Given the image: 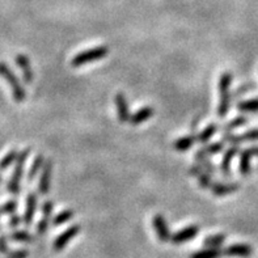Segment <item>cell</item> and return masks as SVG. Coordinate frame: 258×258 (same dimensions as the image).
<instances>
[{"mask_svg":"<svg viewBox=\"0 0 258 258\" xmlns=\"http://www.w3.org/2000/svg\"><path fill=\"white\" fill-rule=\"evenodd\" d=\"M7 236L6 235H0V253L2 254H8L11 252V248L8 246V242H7Z\"/></svg>","mask_w":258,"mask_h":258,"instance_id":"8d00e7d4","label":"cell"},{"mask_svg":"<svg viewBox=\"0 0 258 258\" xmlns=\"http://www.w3.org/2000/svg\"><path fill=\"white\" fill-rule=\"evenodd\" d=\"M189 174L198 180V182H200L202 189H211V186H213V176L210 173H207L205 169H202L198 164H194V165L190 167Z\"/></svg>","mask_w":258,"mask_h":258,"instance_id":"8fae6325","label":"cell"},{"mask_svg":"<svg viewBox=\"0 0 258 258\" xmlns=\"http://www.w3.org/2000/svg\"><path fill=\"white\" fill-rule=\"evenodd\" d=\"M109 54V47L108 46H96L92 49L85 50V51H80L76 54L71 60L72 67H83L89 63L97 62L100 59L105 58Z\"/></svg>","mask_w":258,"mask_h":258,"instance_id":"277c9868","label":"cell"},{"mask_svg":"<svg viewBox=\"0 0 258 258\" xmlns=\"http://www.w3.org/2000/svg\"><path fill=\"white\" fill-rule=\"evenodd\" d=\"M242 142H257L258 141V128H252V130L245 131L241 134Z\"/></svg>","mask_w":258,"mask_h":258,"instance_id":"836d02e7","label":"cell"},{"mask_svg":"<svg viewBox=\"0 0 258 258\" xmlns=\"http://www.w3.org/2000/svg\"><path fill=\"white\" fill-rule=\"evenodd\" d=\"M224 255L222 248H206L191 254L190 258H220Z\"/></svg>","mask_w":258,"mask_h":258,"instance_id":"cb8c5ba5","label":"cell"},{"mask_svg":"<svg viewBox=\"0 0 258 258\" xmlns=\"http://www.w3.org/2000/svg\"><path fill=\"white\" fill-rule=\"evenodd\" d=\"M0 215H2V211H0Z\"/></svg>","mask_w":258,"mask_h":258,"instance_id":"ab89813d","label":"cell"},{"mask_svg":"<svg viewBox=\"0 0 258 258\" xmlns=\"http://www.w3.org/2000/svg\"><path fill=\"white\" fill-rule=\"evenodd\" d=\"M255 88V85L254 84H245V85H242V87H240V88L236 89L235 92L232 93L233 98H237V97H241V96L246 95L249 91H252V89Z\"/></svg>","mask_w":258,"mask_h":258,"instance_id":"e575fe53","label":"cell"},{"mask_svg":"<svg viewBox=\"0 0 258 258\" xmlns=\"http://www.w3.org/2000/svg\"><path fill=\"white\" fill-rule=\"evenodd\" d=\"M233 82V75L229 71L223 72L219 79V105H218V117L226 118L227 114L231 110V105H232V91H231V85Z\"/></svg>","mask_w":258,"mask_h":258,"instance_id":"6da1fadb","label":"cell"},{"mask_svg":"<svg viewBox=\"0 0 258 258\" xmlns=\"http://www.w3.org/2000/svg\"><path fill=\"white\" fill-rule=\"evenodd\" d=\"M152 226H154L155 232H156L157 237H159V240H160L161 242L170 241L172 233H170L167 219H165L161 214L154 215V218H152Z\"/></svg>","mask_w":258,"mask_h":258,"instance_id":"52a82bcc","label":"cell"},{"mask_svg":"<svg viewBox=\"0 0 258 258\" xmlns=\"http://www.w3.org/2000/svg\"><path fill=\"white\" fill-rule=\"evenodd\" d=\"M41 211H42V216L50 219L52 216V213H54V202L52 201H46V202H43L42 207H41Z\"/></svg>","mask_w":258,"mask_h":258,"instance_id":"d6a6232c","label":"cell"},{"mask_svg":"<svg viewBox=\"0 0 258 258\" xmlns=\"http://www.w3.org/2000/svg\"><path fill=\"white\" fill-rule=\"evenodd\" d=\"M45 156L42 154H38L36 157H34V160H33L32 165L29 168V172H28V181L32 182L34 178L39 174V172L42 170L43 165H45Z\"/></svg>","mask_w":258,"mask_h":258,"instance_id":"ffe728a7","label":"cell"},{"mask_svg":"<svg viewBox=\"0 0 258 258\" xmlns=\"http://www.w3.org/2000/svg\"><path fill=\"white\" fill-rule=\"evenodd\" d=\"M30 151H32L30 148H25V150H23L21 152H19L12 177H11V180L8 181V185H7L8 191L15 194V196L21 191V180H23L24 169H25V164L26 160H28V157H29Z\"/></svg>","mask_w":258,"mask_h":258,"instance_id":"7a4b0ae2","label":"cell"},{"mask_svg":"<svg viewBox=\"0 0 258 258\" xmlns=\"http://www.w3.org/2000/svg\"><path fill=\"white\" fill-rule=\"evenodd\" d=\"M74 215H75V211H74V210H63L62 213H59L58 215H55L52 218V226H62L64 223L70 222V220L74 218Z\"/></svg>","mask_w":258,"mask_h":258,"instance_id":"484cf974","label":"cell"},{"mask_svg":"<svg viewBox=\"0 0 258 258\" xmlns=\"http://www.w3.org/2000/svg\"><path fill=\"white\" fill-rule=\"evenodd\" d=\"M2 181H3V180H2V177H0V183H2Z\"/></svg>","mask_w":258,"mask_h":258,"instance_id":"f35d334b","label":"cell"},{"mask_svg":"<svg viewBox=\"0 0 258 258\" xmlns=\"http://www.w3.org/2000/svg\"><path fill=\"white\" fill-rule=\"evenodd\" d=\"M15 62H16V66L21 70V74H23L24 82L26 84H30L34 79V75H33V69L32 64H30L29 58L24 54H17L16 58H15Z\"/></svg>","mask_w":258,"mask_h":258,"instance_id":"4fadbf2b","label":"cell"},{"mask_svg":"<svg viewBox=\"0 0 258 258\" xmlns=\"http://www.w3.org/2000/svg\"><path fill=\"white\" fill-rule=\"evenodd\" d=\"M248 124V118L245 115H239V117L233 118L232 121L227 122L224 126H223V131L224 133H232V130H236V128L242 127V126H245Z\"/></svg>","mask_w":258,"mask_h":258,"instance_id":"d4e9b609","label":"cell"},{"mask_svg":"<svg viewBox=\"0 0 258 258\" xmlns=\"http://www.w3.org/2000/svg\"><path fill=\"white\" fill-rule=\"evenodd\" d=\"M226 241V235L223 233H216V235H211L205 237L203 240V245L206 248H222V245Z\"/></svg>","mask_w":258,"mask_h":258,"instance_id":"603a6c76","label":"cell"},{"mask_svg":"<svg viewBox=\"0 0 258 258\" xmlns=\"http://www.w3.org/2000/svg\"><path fill=\"white\" fill-rule=\"evenodd\" d=\"M37 201H38V197L37 193L34 191H30L26 197V205H25V213L23 216V223L25 226H30L34 220V215H36L37 210Z\"/></svg>","mask_w":258,"mask_h":258,"instance_id":"7c38bea8","label":"cell"},{"mask_svg":"<svg viewBox=\"0 0 258 258\" xmlns=\"http://www.w3.org/2000/svg\"><path fill=\"white\" fill-rule=\"evenodd\" d=\"M200 233V227L198 226H187V227H183L182 229L180 231H177L176 233L172 235L170 237V242L174 244V245H181L183 242H187L190 240H193L197 235Z\"/></svg>","mask_w":258,"mask_h":258,"instance_id":"9c48e42d","label":"cell"},{"mask_svg":"<svg viewBox=\"0 0 258 258\" xmlns=\"http://www.w3.org/2000/svg\"><path fill=\"white\" fill-rule=\"evenodd\" d=\"M222 141L224 142V143H228L231 144V146H240V144L242 143V138L241 135L239 134H233V133H224L223 134V138Z\"/></svg>","mask_w":258,"mask_h":258,"instance_id":"f546056e","label":"cell"},{"mask_svg":"<svg viewBox=\"0 0 258 258\" xmlns=\"http://www.w3.org/2000/svg\"><path fill=\"white\" fill-rule=\"evenodd\" d=\"M240 189L237 182H214L211 186V193L216 197H226L228 194L236 193Z\"/></svg>","mask_w":258,"mask_h":258,"instance_id":"2e32d148","label":"cell"},{"mask_svg":"<svg viewBox=\"0 0 258 258\" xmlns=\"http://www.w3.org/2000/svg\"><path fill=\"white\" fill-rule=\"evenodd\" d=\"M218 130H219V126H218V124L214 123V122L213 123H209V126H206L201 133H198V134L196 135L197 142L201 144L209 143V142L211 141V138L216 134V131Z\"/></svg>","mask_w":258,"mask_h":258,"instance_id":"d6986e66","label":"cell"},{"mask_svg":"<svg viewBox=\"0 0 258 258\" xmlns=\"http://www.w3.org/2000/svg\"><path fill=\"white\" fill-rule=\"evenodd\" d=\"M51 176H52V161L46 160L42 170L39 172L38 180V193L41 196H46L49 193L50 185H51Z\"/></svg>","mask_w":258,"mask_h":258,"instance_id":"ba28073f","label":"cell"},{"mask_svg":"<svg viewBox=\"0 0 258 258\" xmlns=\"http://www.w3.org/2000/svg\"><path fill=\"white\" fill-rule=\"evenodd\" d=\"M236 109L240 113H258V97L236 102Z\"/></svg>","mask_w":258,"mask_h":258,"instance_id":"7402d4cb","label":"cell"},{"mask_svg":"<svg viewBox=\"0 0 258 258\" xmlns=\"http://www.w3.org/2000/svg\"><path fill=\"white\" fill-rule=\"evenodd\" d=\"M240 160H239V172L241 176L248 177L252 173V161L253 157H258V146H252V147L244 148L240 151Z\"/></svg>","mask_w":258,"mask_h":258,"instance_id":"5b68a950","label":"cell"},{"mask_svg":"<svg viewBox=\"0 0 258 258\" xmlns=\"http://www.w3.org/2000/svg\"><path fill=\"white\" fill-rule=\"evenodd\" d=\"M0 76L7 82V84L10 85L12 89V97L16 102H24L26 98V92L23 84L20 83L19 78L15 75V72L10 69V66L4 62H0Z\"/></svg>","mask_w":258,"mask_h":258,"instance_id":"3957f363","label":"cell"},{"mask_svg":"<svg viewBox=\"0 0 258 258\" xmlns=\"http://www.w3.org/2000/svg\"><path fill=\"white\" fill-rule=\"evenodd\" d=\"M49 224H50V219L49 218H45V216H42L41 218V220H39L38 223H37V235H45L46 232H47V229H49Z\"/></svg>","mask_w":258,"mask_h":258,"instance_id":"1f68e13d","label":"cell"},{"mask_svg":"<svg viewBox=\"0 0 258 258\" xmlns=\"http://www.w3.org/2000/svg\"><path fill=\"white\" fill-rule=\"evenodd\" d=\"M80 229H82L80 228V224H72V226L69 227L66 231H63V232L54 240V242H52V248H54V250H55V252L63 250V249L66 248V245H67L74 237H76V236L79 235Z\"/></svg>","mask_w":258,"mask_h":258,"instance_id":"8992f818","label":"cell"},{"mask_svg":"<svg viewBox=\"0 0 258 258\" xmlns=\"http://www.w3.org/2000/svg\"><path fill=\"white\" fill-rule=\"evenodd\" d=\"M194 159H196L197 163L198 164L202 169H205L207 172V173H210L211 176H214V174L216 173V168L215 165H214V163L209 159V155L205 152V151L201 148V150H198L196 152V155H194Z\"/></svg>","mask_w":258,"mask_h":258,"instance_id":"ac0fdd59","label":"cell"},{"mask_svg":"<svg viewBox=\"0 0 258 258\" xmlns=\"http://www.w3.org/2000/svg\"><path fill=\"white\" fill-rule=\"evenodd\" d=\"M240 151H241L240 146H231L223 155L222 163H220V172L224 177L231 176V163H232L233 157L240 154Z\"/></svg>","mask_w":258,"mask_h":258,"instance_id":"5bb4252c","label":"cell"},{"mask_svg":"<svg viewBox=\"0 0 258 258\" xmlns=\"http://www.w3.org/2000/svg\"><path fill=\"white\" fill-rule=\"evenodd\" d=\"M17 152L16 150H11L8 151L4 157L0 160V170H6L7 168H10V165H12L13 163H16V159H17Z\"/></svg>","mask_w":258,"mask_h":258,"instance_id":"83f0119b","label":"cell"},{"mask_svg":"<svg viewBox=\"0 0 258 258\" xmlns=\"http://www.w3.org/2000/svg\"><path fill=\"white\" fill-rule=\"evenodd\" d=\"M21 223H23V218H21L20 215H15V214H13V215L10 218L8 226H10L11 228H17Z\"/></svg>","mask_w":258,"mask_h":258,"instance_id":"74e56055","label":"cell"},{"mask_svg":"<svg viewBox=\"0 0 258 258\" xmlns=\"http://www.w3.org/2000/svg\"><path fill=\"white\" fill-rule=\"evenodd\" d=\"M29 253L25 249H17V250H11L8 254H7V258H28Z\"/></svg>","mask_w":258,"mask_h":258,"instance_id":"d590c367","label":"cell"},{"mask_svg":"<svg viewBox=\"0 0 258 258\" xmlns=\"http://www.w3.org/2000/svg\"><path fill=\"white\" fill-rule=\"evenodd\" d=\"M114 102H115V106H117L118 121L122 122V123L130 121L131 113H130V106H128V102H127V97H126L122 92H119V93L115 95Z\"/></svg>","mask_w":258,"mask_h":258,"instance_id":"30bf717a","label":"cell"},{"mask_svg":"<svg viewBox=\"0 0 258 258\" xmlns=\"http://www.w3.org/2000/svg\"><path fill=\"white\" fill-rule=\"evenodd\" d=\"M155 114V110L152 106H143L139 110H137L135 113H133L130 117V124L131 126H139L142 124L143 122L148 121L151 118L154 117Z\"/></svg>","mask_w":258,"mask_h":258,"instance_id":"e0dca14e","label":"cell"},{"mask_svg":"<svg viewBox=\"0 0 258 258\" xmlns=\"http://www.w3.org/2000/svg\"><path fill=\"white\" fill-rule=\"evenodd\" d=\"M197 142L196 135H185V137L180 138L174 141L173 148L176 151H180V152H185V151H189L190 148L193 147Z\"/></svg>","mask_w":258,"mask_h":258,"instance_id":"44dd1931","label":"cell"},{"mask_svg":"<svg viewBox=\"0 0 258 258\" xmlns=\"http://www.w3.org/2000/svg\"><path fill=\"white\" fill-rule=\"evenodd\" d=\"M224 255H229V257H250L253 254V248L248 244H232V245L227 246L223 249Z\"/></svg>","mask_w":258,"mask_h":258,"instance_id":"9a60e30c","label":"cell"},{"mask_svg":"<svg viewBox=\"0 0 258 258\" xmlns=\"http://www.w3.org/2000/svg\"><path fill=\"white\" fill-rule=\"evenodd\" d=\"M17 206H19V205H17V201L11 200V201H8V202L4 203L3 206H0V211H2V214L13 215V214L16 213Z\"/></svg>","mask_w":258,"mask_h":258,"instance_id":"4dcf8cb0","label":"cell"},{"mask_svg":"<svg viewBox=\"0 0 258 258\" xmlns=\"http://www.w3.org/2000/svg\"><path fill=\"white\" fill-rule=\"evenodd\" d=\"M10 240H12L15 242H33L34 241V236L30 235L28 231L20 229V231H13L11 233Z\"/></svg>","mask_w":258,"mask_h":258,"instance_id":"4316f807","label":"cell"},{"mask_svg":"<svg viewBox=\"0 0 258 258\" xmlns=\"http://www.w3.org/2000/svg\"><path fill=\"white\" fill-rule=\"evenodd\" d=\"M224 146H226V143L223 141L220 142H214V143H210V144H205L202 147V150L206 152L209 156H213V155H216L219 154V152H222L223 150H224Z\"/></svg>","mask_w":258,"mask_h":258,"instance_id":"f1b7e54d","label":"cell"}]
</instances>
